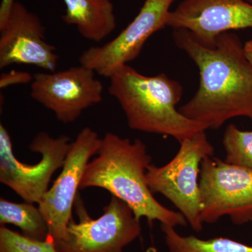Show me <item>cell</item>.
Wrapping results in <instances>:
<instances>
[{
	"label": "cell",
	"instance_id": "cell-1",
	"mask_svg": "<svg viewBox=\"0 0 252 252\" xmlns=\"http://www.w3.org/2000/svg\"><path fill=\"white\" fill-rule=\"evenodd\" d=\"M173 39L200 74L198 91L179 111L214 130L233 118L252 122V66L240 37L227 32L217 36L212 46H205L187 30L177 29Z\"/></svg>",
	"mask_w": 252,
	"mask_h": 252
},
{
	"label": "cell",
	"instance_id": "cell-2",
	"mask_svg": "<svg viewBox=\"0 0 252 252\" xmlns=\"http://www.w3.org/2000/svg\"><path fill=\"white\" fill-rule=\"evenodd\" d=\"M92 161L86 167L80 190L100 188L125 202L140 220L147 219L176 228L188 223L180 213L167 208L154 198L147 182V169L152 157L142 141L132 142L117 134L107 132Z\"/></svg>",
	"mask_w": 252,
	"mask_h": 252
},
{
	"label": "cell",
	"instance_id": "cell-3",
	"mask_svg": "<svg viewBox=\"0 0 252 252\" xmlns=\"http://www.w3.org/2000/svg\"><path fill=\"white\" fill-rule=\"evenodd\" d=\"M109 79V94L120 104L132 130L170 136L180 143L208 130V126L177 109L183 88L164 73L145 76L126 64Z\"/></svg>",
	"mask_w": 252,
	"mask_h": 252
},
{
	"label": "cell",
	"instance_id": "cell-4",
	"mask_svg": "<svg viewBox=\"0 0 252 252\" xmlns=\"http://www.w3.org/2000/svg\"><path fill=\"white\" fill-rule=\"evenodd\" d=\"M214 152L205 130L200 131L180 142L178 152L166 165L151 164L146 175L151 191L168 199L197 233L203 228L199 190L201 163Z\"/></svg>",
	"mask_w": 252,
	"mask_h": 252
},
{
	"label": "cell",
	"instance_id": "cell-5",
	"mask_svg": "<svg viewBox=\"0 0 252 252\" xmlns=\"http://www.w3.org/2000/svg\"><path fill=\"white\" fill-rule=\"evenodd\" d=\"M74 207L79 221L71 220L66 238L54 243L58 252H124L139 238L140 220L123 200L112 196L98 218L92 219L79 193Z\"/></svg>",
	"mask_w": 252,
	"mask_h": 252
},
{
	"label": "cell",
	"instance_id": "cell-6",
	"mask_svg": "<svg viewBox=\"0 0 252 252\" xmlns=\"http://www.w3.org/2000/svg\"><path fill=\"white\" fill-rule=\"evenodd\" d=\"M71 144L67 136L53 138L47 132H39L29 147L31 152L40 154V160L24 163L15 156L9 132L0 124V182L24 202L39 203L49 190L53 175L64 165Z\"/></svg>",
	"mask_w": 252,
	"mask_h": 252
},
{
	"label": "cell",
	"instance_id": "cell-7",
	"mask_svg": "<svg viewBox=\"0 0 252 252\" xmlns=\"http://www.w3.org/2000/svg\"><path fill=\"white\" fill-rule=\"evenodd\" d=\"M199 190L203 223L212 224L225 216L235 225L252 222V170L213 156L205 158L200 168Z\"/></svg>",
	"mask_w": 252,
	"mask_h": 252
},
{
	"label": "cell",
	"instance_id": "cell-8",
	"mask_svg": "<svg viewBox=\"0 0 252 252\" xmlns=\"http://www.w3.org/2000/svg\"><path fill=\"white\" fill-rule=\"evenodd\" d=\"M101 141L91 127L82 129L71 144L59 177L37 204L49 227L47 240L51 243L66 238L86 167L91 158L97 155Z\"/></svg>",
	"mask_w": 252,
	"mask_h": 252
},
{
	"label": "cell",
	"instance_id": "cell-9",
	"mask_svg": "<svg viewBox=\"0 0 252 252\" xmlns=\"http://www.w3.org/2000/svg\"><path fill=\"white\" fill-rule=\"evenodd\" d=\"M33 76L32 98L54 112L63 124L75 122L84 111L102 101V82L94 70L81 64Z\"/></svg>",
	"mask_w": 252,
	"mask_h": 252
},
{
	"label": "cell",
	"instance_id": "cell-10",
	"mask_svg": "<svg viewBox=\"0 0 252 252\" xmlns=\"http://www.w3.org/2000/svg\"><path fill=\"white\" fill-rule=\"evenodd\" d=\"M175 0H145L140 12L114 39L86 49L79 57L80 64L99 75L109 78L119 68L138 57L154 33L167 27L170 8Z\"/></svg>",
	"mask_w": 252,
	"mask_h": 252
},
{
	"label": "cell",
	"instance_id": "cell-11",
	"mask_svg": "<svg viewBox=\"0 0 252 252\" xmlns=\"http://www.w3.org/2000/svg\"><path fill=\"white\" fill-rule=\"evenodd\" d=\"M59 60L56 47L46 40L45 28L39 18L15 1L0 25V69L25 64L53 72Z\"/></svg>",
	"mask_w": 252,
	"mask_h": 252
},
{
	"label": "cell",
	"instance_id": "cell-12",
	"mask_svg": "<svg viewBox=\"0 0 252 252\" xmlns=\"http://www.w3.org/2000/svg\"><path fill=\"white\" fill-rule=\"evenodd\" d=\"M167 27L185 29L205 46L217 36L252 29V4L245 0H183L169 13Z\"/></svg>",
	"mask_w": 252,
	"mask_h": 252
},
{
	"label": "cell",
	"instance_id": "cell-13",
	"mask_svg": "<svg viewBox=\"0 0 252 252\" xmlns=\"http://www.w3.org/2000/svg\"><path fill=\"white\" fill-rule=\"evenodd\" d=\"M65 13L63 22L77 27L84 39L99 43L117 28L111 0H63Z\"/></svg>",
	"mask_w": 252,
	"mask_h": 252
},
{
	"label": "cell",
	"instance_id": "cell-14",
	"mask_svg": "<svg viewBox=\"0 0 252 252\" xmlns=\"http://www.w3.org/2000/svg\"><path fill=\"white\" fill-rule=\"evenodd\" d=\"M0 223L12 224L22 230L23 235L34 240L44 241L49 236V227L39 210L33 203H13L0 199Z\"/></svg>",
	"mask_w": 252,
	"mask_h": 252
},
{
	"label": "cell",
	"instance_id": "cell-15",
	"mask_svg": "<svg viewBox=\"0 0 252 252\" xmlns=\"http://www.w3.org/2000/svg\"><path fill=\"white\" fill-rule=\"evenodd\" d=\"M169 252H252V246L229 238L203 240L193 236H183L175 228L160 225Z\"/></svg>",
	"mask_w": 252,
	"mask_h": 252
},
{
	"label": "cell",
	"instance_id": "cell-16",
	"mask_svg": "<svg viewBox=\"0 0 252 252\" xmlns=\"http://www.w3.org/2000/svg\"><path fill=\"white\" fill-rule=\"evenodd\" d=\"M223 145L225 162L252 170V131L241 130L230 124L223 135Z\"/></svg>",
	"mask_w": 252,
	"mask_h": 252
},
{
	"label": "cell",
	"instance_id": "cell-17",
	"mask_svg": "<svg viewBox=\"0 0 252 252\" xmlns=\"http://www.w3.org/2000/svg\"><path fill=\"white\" fill-rule=\"evenodd\" d=\"M0 252H58L49 240H34L5 225L0 227Z\"/></svg>",
	"mask_w": 252,
	"mask_h": 252
},
{
	"label": "cell",
	"instance_id": "cell-18",
	"mask_svg": "<svg viewBox=\"0 0 252 252\" xmlns=\"http://www.w3.org/2000/svg\"><path fill=\"white\" fill-rule=\"evenodd\" d=\"M34 76L22 71L11 70L2 73L0 76V89H4L14 85H24L31 84Z\"/></svg>",
	"mask_w": 252,
	"mask_h": 252
},
{
	"label": "cell",
	"instance_id": "cell-19",
	"mask_svg": "<svg viewBox=\"0 0 252 252\" xmlns=\"http://www.w3.org/2000/svg\"><path fill=\"white\" fill-rule=\"evenodd\" d=\"M15 0H2L0 6V25L4 22L7 18L10 9L15 2Z\"/></svg>",
	"mask_w": 252,
	"mask_h": 252
},
{
	"label": "cell",
	"instance_id": "cell-20",
	"mask_svg": "<svg viewBox=\"0 0 252 252\" xmlns=\"http://www.w3.org/2000/svg\"><path fill=\"white\" fill-rule=\"evenodd\" d=\"M244 51H245L247 59L252 66V39L247 41L244 44Z\"/></svg>",
	"mask_w": 252,
	"mask_h": 252
},
{
	"label": "cell",
	"instance_id": "cell-21",
	"mask_svg": "<svg viewBox=\"0 0 252 252\" xmlns=\"http://www.w3.org/2000/svg\"><path fill=\"white\" fill-rule=\"evenodd\" d=\"M147 252H158L157 248H154V247H150L147 249Z\"/></svg>",
	"mask_w": 252,
	"mask_h": 252
},
{
	"label": "cell",
	"instance_id": "cell-22",
	"mask_svg": "<svg viewBox=\"0 0 252 252\" xmlns=\"http://www.w3.org/2000/svg\"><path fill=\"white\" fill-rule=\"evenodd\" d=\"M245 1H248V2L252 3V0H245Z\"/></svg>",
	"mask_w": 252,
	"mask_h": 252
}]
</instances>
